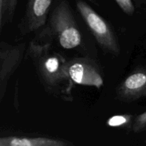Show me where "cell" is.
I'll list each match as a JSON object with an SVG mask.
<instances>
[{
  "mask_svg": "<svg viewBox=\"0 0 146 146\" xmlns=\"http://www.w3.org/2000/svg\"><path fill=\"white\" fill-rule=\"evenodd\" d=\"M29 53L40 77L47 86L56 87L71 81L67 71L68 61L53 51L49 44L39 45L31 43Z\"/></svg>",
  "mask_w": 146,
  "mask_h": 146,
  "instance_id": "cell-1",
  "label": "cell"
},
{
  "mask_svg": "<svg viewBox=\"0 0 146 146\" xmlns=\"http://www.w3.org/2000/svg\"><path fill=\"white\" fill-rule=\"evenodd\" d=\"M49 32L62 48L71 49L80 45L81 35L68 2L61 0L49 19Z\"/></svg>",
  "mask_w": 146,
  "mask_h": 146,
  "instance_id": "cell-2",
  "label": "cell"
},
{
  "mask_svg": "<svg viewBox=\"0 0 146 146\" xmlns=\"http://www.w3.org/2000/svg\"><path fill=\"white\" fill-rule=\"evenodd\" d=\"M76 6L101 48L111 54L118 55L121 48L108 23L84 0H76Z\"/></svg>",
  "mask_w": 146,
  "mask_h": 146,
  "instance_id": "cell-3",
  "label": "cell"
},
{
  "mask_svg": "<svg viewBox=\"0 0 146 146\" xmlns=\"http://www.w3.org/2000/svg\"><path fill=\"white\" fill-rule=\"evenodd\" d=\"M70 79L75 84L100 88L104 85L101 71L94 61L86 58H76L67 63Z\"/></svg>",
  "mask_w": 146,
  "mask_h": 146,
  "instance_id": "cell-4",
  "label": "cell"
},
{
  "mask_svg": "<svg viewBox=\"0 0 146 146\" xmlns=\"http://www.w3.org/2000/svg\"><path fill=\"white\" fill-rule=\"evenodd\" d=\"M52 1L28 0L21 27L25 32L35 31L45 24Z\"/></svg>",
  "mask_w": 146,
  "mask_h": 146,
  "instance_id": "cell-5",
  "label": "cell"
},
{
  "mask_svg": "<svg viewBox=\"0 0 146 146\" xmlns=\"http://www.w3.org/2000/svg\"><path fill=\"white\" fill-rule=\"evenodd\" d=\"M117 96L123 101H133L146 95V71L139 70L128 76L118 86Z\"/></svg>",
  "mask_w": 146,
  "mask_h": 146,
  "instance_id": "cell-6",
  "label": "cell"
},
{
  "mask_svg": "<svg viewBox=\"0 0 146 146\" xmlns=\"http://www.w3.org/2000/svg\"><path fill=\"white\" fill-rule=\"evenodd\" d=\"M66 142L44 137H17L0 138V146H66Z\"/></svg>",
  "mask_w": 146,
  "mask_h": 146,
  "instance_id": "cell-7",
  "label": "cell"
},
{
  "mask_svg": "<svg viewBox=\"0 0 146 146\" xmlns=\"http://www.w3.org/2000/svg\"><path fill=\"white\" fill-rule=\"evenodd\" d=\"M22 56V49L20 46L7 48L0 53L1 61L0 68V79L4 80L11 75L19 65Z\"/></svg>",
  "mask_w": 146,
  "mask_h": 146,
  "instance_id": "cell-8",
  "label": "cell"
},
{
  "mask_svg": "<svg viewBox=\"0 0 146 146\" xmlns=\"http://www.w3.org/2000/svg\"><path fill=\"white\" fill-rule=\"evenodd\" d=\"M19 0H4L3 5V17L6 21H11L15 13Z\"/></svg>",
  "mask_w": 146,
  "mask_h": 146,
  "instance_id": "cell-9",
  "label": "cell"
},
{
  "mask_svg": "<svg viewBox=\"0 0 146 146\" xmlns=\"http://www.w3.org/2000/svg\"><path fill=\"white\" fill-rule=\"evenodd\" d=\"M131 116H130V115H115V116L111 117L108 121L107 123L108 125L112 127L121 126V125L128 123L131 121Z\"/></svg>",
  "mask_w": 146,
  "mask_h": 146,
  "instance_id": "cell-10",
  "label": "cell"
},
{
  "mask_svg": "<svg viewBox=\"0 0 146 146\" xmlns=\"http://www.w3.org/2000/svg\"><path fill=\"white\" fill-rule=\"evenodd\" d=\"M115 1L124 13L129 16L133 14L135 11V7L132 0H115Z\"/></svg>",
  "mask_w": 146,
  "mask_h": 146,
  "instance_id": "cell-11",
  "label": "cell"
},
{
  "mask_svg": "<svg viewBox=\"0 0 146 146\" xmlns=\"http://www.w3.org/2000/svg\"><path fill=\"white\" fill-rule=\"evenodd\" d=\"M146 128V111L143 113L141 115H138L135 120L133 125V130L134 132H140Z\"/></svg>",
  "mask_w": 146,
  "mask_h": 146,
  "instance_id": "cell-12",
  "label": "cell"
},
{
  "mask_svg": "<svg viewBox=\"0 0 146 146\" xmlns=\"http://www.w3.org/2000/svg\"><path fill=\"white\" fill-rule=\"evenodd\" d=\"M3 5H4V0H0V31H1L3 19Z\"/></svg>",
  "mask_w": 146,
  "mask_h": 146,
  "instance_id": "cell-13",
  "label": "cell"
},
{
  "mask_svg": "<svg viewBox=\"0 0 146 146\" xmlns=\"http://www.w3.org/2000/svg\"><path fill=\"white\" fill-rule=\"evenodd\" d=\"M88 1H91V2L93 3V4H98V1H97V0H88Z\"/></svg>",
  "mask_w": 146,
  "mask_h": 146,
  "instance_id": "cell-14",
  "label": "cell"
}]
</instances>
